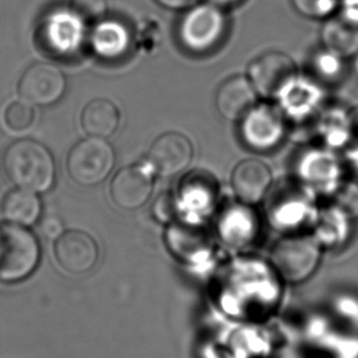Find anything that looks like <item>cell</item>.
<instances>
[{
    "mask_svg": "<svg viewBox=\"0 0 358 358\" xmlns=\"http://www.w3.org/2000/svg\"><path fill=\"white\" fill-rule=\"evenodd\" d=\"M64 91V75L55 65L48 63L31 65L19 81L21 100L32 106L52 105L59 100Z\"/></svg>",
    "mask_w": 358,
    "mask_h": 358,
    "instance_id": "obj_8",
    "label": "cell"
},
{
    "mask_svg": "<svg viewBox=\"0 0 358 358\" xmlns=\"http://www.w3.org/2000/svg\"><path fill=\"white\" fill-rule=\"evenodd\" d=\"M299 14L310 19H324L333 14L340 0H291Z\"/></svg>",
    "mask_w": 358,
    "mask_h": 358,
    "instance_id": "obj_19",
    "label": "cell"
},
{
    "mask_svg": "<svg viewBox=\"0 0 358 358\" xmlns=\"http://www.w3.org/2000/svg\"><path fill=\"white\" fill-rule=\"evenodd\" d=\"M348 123H350L351 130L358 136V107L351 110L350 118H348Z\"/></svg>",
    "mask_w": 358,
    "mask_h": 358,
    "instance_id": "obj_25",
    "label": "cell"
},
{
    "mask_svg": "<svg viewBox=\"0 0 358 358\" xmlns=\"http://www.w3.org/2000/svg\"><path fill=\"white\" fill-rule=\"evenodd\" d=\"M320 262L319 244L307 236H291L280 239L271 250L275 271L289 284L308 279Z\"/></svg>",
    "mask_w": 358,
    "mask_h": 358,
    "instance_id": "obj_4",
    "label": "cell"
},
{
    "mask_svg": "<svg viewBox=\"0 0 358 358\" xmlns=\"http://www.w3.org/2000/svg\"><path fill=\"white\" fill-rule=\"evenodd\" d=\"M353 68H355V73L357 75L358 78V53L357 57H356V59H355V64H353Z\"/></svg>",
    "mask_w": 358,
    "mask_h": 358,
    "instance_id": "obj_27",
    "label": "cell"
},
{
    "mask_svg": "<svg viewBox=\"0 0 358 358\" xmlns=\"http://www.w3.org/2000/svg\"><path fill=\"white\" fill-rule=\"evenodd\" d=\"M242 120L244 141L252 149H273L284 135L282 115L273 106H255Z\"/></svg>",
    "mask_w": 358,
    "mask_h": 358,
    "instance_id": "obj_10",
    "label": "cell"
},
{
    "mask_svg": "<svg viewBox=\"0 0 358 358\" xmlns=\"http://www.w3.org/2000/svg\"><path fill=\"white\" fill-rule=\"evenodd\" d=\"M115 151L105 139L90 136L70 150L66 169L78 185L91 187L107 178L115 166Z\"/></svg>",
    "mask_w": 358,
    "mask_h": 358,
    "instance_id": "obj_3",
    "label": "cell"
},
{
    "mask_svg": "<svg viewBox=\"0 0 358 358\" xmlns=\"http://www.w3.org/2000/svg\"><path fill=\"white\" fill-rule=\"evenodd\" d=\"M159 6H164L167 9H173V10H179V9H185L192 6L195 0H156Z\"/></svg>",
    "mask_w": 358,
    "mask_h": 358,
    "instance_id": "obj_24",
    "label": "cell"
},
{
    "mask_svg": "<svg viewBox=\"0 0 358 358\" xmlns=\"http://www.w3.org/2000/svg\"><path fill=\"white\" fill-rule=\"evenodd\" d=\"M258 92L249 78L236 75L222 83L216 94V108L229 120H242L257 106Z\"/></svg>",
    "mask_w": 358,
    "mask_h": 358,
    "instance_id": "obj_12",
    "label": "cell"
},
{
    "mask_svg": "<svg viewBox=\"0 0 358 358\" xmlns=\"http://www.w3.org/2000/svg\"><path fill=\"white\" fill-rule=\"evenodd\" d=\"M41 229L42 232L48 237V238H58L60 234H63V224L60 222V220L55 216H48L45 217L42 224H41Z\"/></svg>",
    "mask_w": 358,
    "mask_h": 358,
    "instance_id": "obj_23",
    "label": "cell"
},
{
    "mask_svg": "<svg viewBox=\"0 0 358 358\" xmlns=\"http://www.w3.org/2000/svg\"><path fill=\"white\" fill-rule=\"evenodd\" d=\"M152 169L164 177L187 169L193 159V145L185 135L169 131L155 140L148 154Z\"/></svg>",
    "mask_w": 358,
    "mask_h": 358,
    "instance_id": "obj_9",
    "label": "cell"
},
{
    "mask_svg": "<svg viewBox=\"0 0 358 358\" xmlns=\"http://www.w3.org/2000/svg\"><path fill=\"white\" fill-rule=\"evenodd\" d=\"M297 78L294 60L282 52H268L249 66V80L258 95L266 99L281 97Z\"/></svg>",
    "mask_w": 358,
    "mask_h": 358,
    "instance_id": "obj_6",
    "label": "cell"
},
{
    "mask_svg": "<svg viewBox=\"0 0 358 358\" xmlns=\"http://www.w3.org/2000/svg\"><path fill=\"white\" fill-rule=\"evenodd\" d=\"M152 213L159 222L167 224L173 221L174 216L177 214V204H176L173 194L164 193L159 195L157 200L155 201Z\"/></svg>",
    "mask_w": 358,
    "mask_h": 358,
    "instance_id": "obj_22",
    "label": "cell"
},
{
    "mask_svg": "<svg viewBox=\"0 0 358 358\" xmlns=\"http://www.w3.org/2000/svg\"><path fill=\"white\" fill-rule=\"evenodd\" d=\"M226 30V16L221 6L199 4L185 14L179 26L182 43L193 52H206L217 45Z\"/></svg>",
    "mask_w": 358,
    "mask_h": 358,
    "instance_id": "obj_5",
    "label": "cell"
},
{
    "mask_svg": "<svg viewBox=\"0 0 358 358\" xmlns=\"http://www.w3.org/2000/svg\"><path fill=\"white\" fill-rule=\"evenodd\" d=\"M271 180V171L259 159H244L236 166L232 172L234 194L245 205L260 203L268 194Z\"/></svg>",
    "mask_w": 358,
    "mask_h": 358,
    "instance_id": "obj_13",
    "label": "cell"
},
{
    "mask_svg": "<svg viewBox=\"0 0 358 358\" xmlns=\"http://www.w3.org/2000/svg\"><path fill=\"white\" fill-rule=\"evenodd\" d=\"M152 187V178L144 169L129 166L120 169L112 179L110 198L120 209H139L150 199Z\"/></svg>",
    "mask_w": 358,
    "mask_h": 358,
    "instance_id": "obj_11",
    "label": "cell"
},
{
    "mask_svg": "<svg viewBox=\"0 0 358 358\" xmlns=\"http://www.w3.org/2000/svg\"><path fill=\"white\" fill-rule=\"evenodd\" d=\"M107 8V0H71V9L75 15L86 21H95L103 17Z\"/></svg>",
    "mask_w": 358,
    "mask_h": 358,
    "instance_id": "obj_20",
    "label": "cell"
},
{
    "mask_svg": "<svg viewBox=\"0 0 358 358\" xmlns=\"http://www.w3.org/2000/svg\"><path fill=\"white\" fill-rule=\"evenodd\" d=\"M40 260V242L30 229L13 222L0 224V282L27 279Z\"/></svg>",
    "mask_w": 358,
    "mask_h": 358,
    "instance_id": "obj_2",
    "label": "cell"
},
{
    "mask_svg": "<svg viewBox=\"0 0 358 358\" xmlns=\"http://www.w3.org/2000/svg\"><path fill=\"white\" fill-rule=\"evenodd\" d=\"M8 178L16 188L45 193L55 183V164L45 146L35 140H17L6 149L3 159Z\"/></svg>",
    "mask_w": 358,
    "mask_h": 358,
    "instance_id": "obj_1",
    "label": "cell"
},
{
    "mask_svg": "<svg viewBox=\"0 0 358 358\" xmlns=\"http://www.w3.org/2000/svg\"><path fill=\"white\" fill-rule=\"evenodd\" d=\"M335 205L343 214L352 217L358 216V185H343L335 195Z\"/></svg>",
    "mask_w": 358,
    "mask_h": 358,
    "instance_id": "obj_21",
    "label": "cell"
},
{
    "mask_svg": "<svg viewBox=\"0 0 358 358\" xmlns=\"http://www.w3.org/2000/svg\"><path fill=\"white\" fill-rule=\"evenodd\" d=\"M211 4H215L217 6H229V4H234L237 0H208Z\"/></svg>",
    "mask_w": 358,
    "mask_h": 358,
    "instance_id": "obj_26",
    "label": "cell"
},
{
    "mask_svg": "<svg viewBox=\"0 0 358 358\" xmlns=\"http://www.w3.org/2000/svg\"><path fill=\"white\" fill-rule=\"evenodd\" d=\"M3 120L8 129L14 133H21L34 124L35 110L31 103L20 99L8 105L3 115Z\"/></svg>",
    "mask_w": 358,
    "mask_h": 358,
    "instance_id": "obj_18",
    "label": "cell"
},
{
    "mask_svg": "<svg viewBox=\"0 0 358 358\" xmlns=\"http://www.w3.org/2000/svg\"><path fill=\"white\" fill-rule=\"evenodd\" d=\"M42 204L37 193L16 188L11 190L1 203V214L8 222L31 226L40 219Z\"/></svg>",
    "mask_w": 358,
    "mask_h": 358,
    "instance_id": "obj_16",
    "label": "cell"
},
{
    "mask_svg": "<svg viewBox=\"0 0 358 358\" xmlns=\"http://www.w3.org/2000/svg\"><path fill=\"white\" fill-rule=\"evenodd\" d=\"M120 115L117 106L106 99H95L85 106L81 124L90 136L106 139L120 127Z\"/></svg>",
    "mask_w": 358,
    "mask_h": 358,
    "instance_id": "obj_15",
    "label": "cell"
},
{
    "mask_svg": "<svg viewBox=\"0 0 358 358\" xmlns=\"http://www.w3.org/2000/svg\"><path fill=\"white\" fill-rule=\"evenodd\" d=\"M322 40L329 52L336 57L358 53V11L345 9L324 24Z\"/></svg>",
    "mask_w": 358,
    "mask_h": 358,
    "instance_id": "obj_14",
    "label": "cell"
},
{
    "mask_svg": "<svg viewBox=\"0 0 358 358\" xmlns=\"http://www.w3.org/2000/svg\"><path fill=\"white\" fill-rule=\"evenodd\" d=\"M128 43L123 27L117 24H102L94 35V45L101 55L106 57L120 55Z\"/></svg>",
    "mask_w": 358,
    "mask_h": 358,
    "instance_id": "obj_17",
    "label": "cell"
},
{
    "mask_svg": "<svg viewBox=\"0 0 358 358\" xmlns=\"http://www.w3.org/2000/svg\"><path fill=\"white\" fill-rule=\"evenodd\" d=\"M99 255V245L95 239L84 231L68 229L55 238V260L68 274L89 273L95 268Z\"/></svg>",
    "mask_w": 358,
    "mask_h": 358,
    "instance_id": "obj_7",
    "label": "cell"
}]
</instances>
